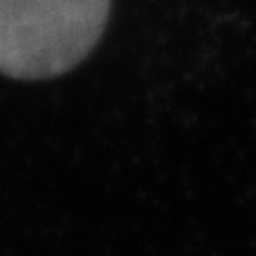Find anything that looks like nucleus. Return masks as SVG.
Here are the masks:
<instances>
[{"instance_id":"obj_1","label":"nucleus","mask_w":256,"mask_h":256,"mask_svg":"<svg viewBox=\"0 0 256 256\" xmlns=\"http://www.w3.org/2000/svg\"><path fill=\"white\" fill-rule=\"evenodd\" d=\"M110 0H0V74L22 81L74 69L98 46Z\"/></svg>"}]
</instances>
